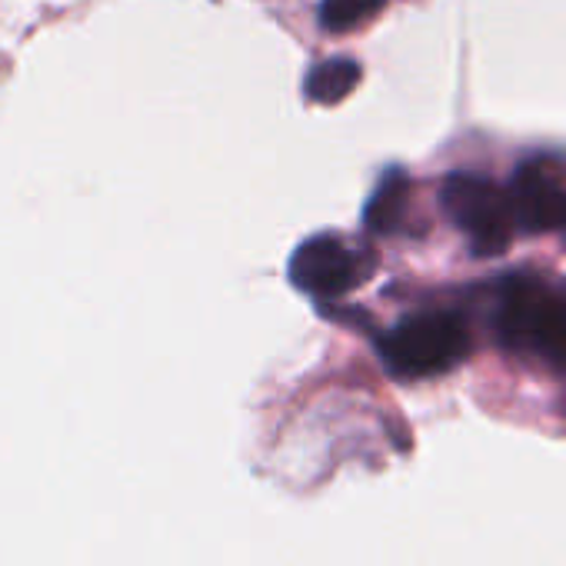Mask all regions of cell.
I'll return each instance as SVG.
<instances>
[{
	"label": "cell",
	"mask_w": 566,
	"mask_h": 566,
	"mask_svg": "<svg viewBox=\"0 0 566 566\" xmlns=\"http://www.w3.org/2000/svg\"><path fill=\"white\" fill-rule=\"evenodd\" d=\"M287 270H291V283L297 291L331 301V297H344L357 287L367 273V263L340 237L317 233V237H307L291 253Z\"/></svg>",
	"instance_id": "4"
},
{
	"label": "cell",
	"mask_w": 566,
	"mask_h": 566,
	"mask_svg": "<svg viewBox=\"0 0 566 566\" xmlns=\"http://www.w3.org/2000/svg\"><path fill=\"white\" fill-rule=\"evenodd\" d=\"M403 207H407V174L403 170H387L380 177V184L374 187L367 207H364V223L374 233H394L403 220Z\"/></svg>",
	"instance_id": "6"
},
{
	"label": "cell",
	"mask_w": 566,
	"mask_h": 566,
	"mask_svg": "<svg viewBox=\"0 0 566 566\" xmlns=\"http://www.w3.org/2000/svg\"><path fill=\"white\" fill-rule=\"evenodd\" d=\"M563 230H566V220H563Z\"/></svg>",
	"instance_id": "9"
},
{
	"label": "cell",
	"mask_w": 566,
	"mask_h": 566,
	"mask_svg": "<svg viewBox=\"0 0 566 566\" xmlns=\"http://www.w3.org/2000/svg\"><path fill=\"white\" fill-rule=\"evenodd\" d=\"M443 213L467 233L473 253L500 256L513 237V210L506 190L480 174H450L440 187Z\"/></svg>",
	"instance_id": "3"
},
{
	"label": "cell",
	"mask_w": 566,
	"mask_h": 566,
	"mask_svg": "<svg viewBox=\"0 0 566 566\" xmlns=\"http://www.w3.org/2000/svg\"><path fill=\"white\" fill-rule=\"evenodd\" d=\"M384 8H387V0H324L321 24L331 34H344V31L360 28L364 21L377 18Z\"/></svg>",
	"instance_id": "8"
},
{
	"label": "cell",
	"mask_w": 566,
	"mask_h": 566,
	"mask_svg": "<svg viewBox=\"0 0 566 566\" xmlns=\"http://www.w3.org/2000/svg\"><path fill=\"white\" fill-rule=\"evenodd\" d=\"M470 354L463 317L433 311L400 321L380 337V360L397 380H427L457 367Z\"/></svg>",
	"instance_id": "2"
},
{
	"label": "cell",
	"mask_w": 566,
	"mask_h": 566,
	"mask_svg": "<svg viewBox=\"0 0 566 566\" xmlns=\"http://www.w3.org/2000/svg\"><path fill=\"white\" fill-rule=\"evenodd\" d=\"M360 84V64L350 61V57H331V61H321L307 81H304V91L314 104H340L344 97H350Z\"/></svg>",
	"instance_id": "7"
},
{
	"label": "cell",
	"mask_w": 566,
	"mask_h": 566,
	"mask_svg": "<svg viewBox=\"0 0 566 566\" xmlns=\"http://www.w3.org/2000/svg\"><path fill=\"white\" fill-rule=\"evenodd\" d=\"M510 210L513 223L526 233L563 230L566 220V180L546 160H526L510 180Z\"/></svg>",
	"instance_id": "5"
},
{
	"label": "cell",
	"mask_w": 566,
	"mask_h": 566,
	"mask_svg": "<svg viewBox=\"0 0 566 566\" xmlns=\"http://www.w3.org/2000/svg\"><path fill=\"white\" fill-rule=\"evenodd\" d=\"M496 337L513 354H536L553 367H566V301L546 283L516 273L500 283L493 314Z\"/></svg>",
	"instance_id": "1"
}]
</instances>
